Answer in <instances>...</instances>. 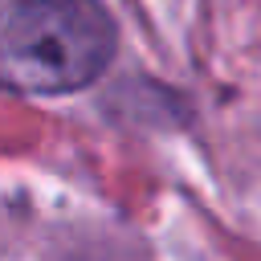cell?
Instances as JSON below:
<instances>
[{
  "label": "cell",
  "instance_id": "1",
  "mask_svg": "<svg viewBox=\"0 0 261 261\" xmlns=\"http://www.w3.org/2000/svg\"><path fill=\"white\" fill-rule=\"evenodd\" d=\"M118 33L98 0H16L0 33V65L20 94H73L114 57Z\"/></svg>",
  "mask_w": 261,
  "mask_h": 261
}]
</instances>
